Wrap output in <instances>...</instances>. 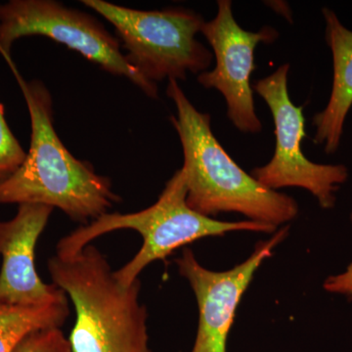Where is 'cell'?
Listing matches in <instances>:
<instances>
[{
    "instance_id": "1",
    "label": "cell",
    "mask_w": 352,
    "mask_h": 352,
    "mask_svg": "<svg viewBox=\"0 0 352 352\" xmlns=\"http://www.w3.org/2000/svg\"><path fill=\"white\" fill-rule=\"evenodd\" d=\"M31 118V144L24 163L0 183V205L34 204L59 208L69 219L88 224L107 214L120 198L107 176L72 155L54 127L52 96L38 80L21 75L12 57L6 59Z\"/></svg>"
},
{
    "instance_id": "2",
    "label": "cell",
    "mask_w": 352,
    "mask_h": 352,
    "mask_svg": "<svg viewBox=\"0 0 352 352\" xmlns=\"http://www.w3.org/2000/svg\"><path fill=\"white\" fill-rule=\"evenodd\" d=\"M166 94L177 110L170 120L182 144L186 201L192 210L208 217L237 212L276 227L296 219L295 199L266 188L236 164L214 135L210 116L194 107L177 80H168Z\"/></svg>"
},
{
    "instance_id": "3",
    "label": "cell",
    "mask_w": 352,
    "mask_h": 352,
    "mask_svg": "<svg viewBox=\"0 0 352 352\" xmlns=\"http://www.w3.org/2000/svg\"><path fill=\"white\" fill-rule=\"evenodd\" d=\"M53 284L73 302L76 320L69 336L72 352H151L148 312L140 303V280L120 284L95 245L69 258H50Z\"/></svg>"
},
{
    "instance_id": "4",
    "label": "cell",
    "mask_w": 352,
    "mask_h": 352,
    "mask_svg": "<svg viewBox=\"0 0 352 352\" xmlns=\"http://www.w3.org/2000/svg\"><path fill=\"white\" fill-rule=\"evenodd\" d=\"M186 178L182 168L166 182L151 207L132 214H105L80 226L58 242L56 256L69 258L105 234L131 229L142 236L143 244L134 258L115 271L124 286H131L142 271L156 261H164L179 248L210 236L233 231L274 233L276 226L252 220L221 221L199 214L186 201Z\"/></svg>"
},
{
    "instance_id": "5",
    "label": "cell",
    "mask_w": 352,
    "mask_h": 352,
    "mask_svg": "<svg viewBox=\"0 0 352 352\" xmlns=\"http://www.w3.org/2000/svg\"><path fill=\"white\" fill-rule=\"evenodd\" d=\"M82 3L113 25L127 62L148 82L184 80L212 63V52L196 38L205 22L200 14L184 8L136 10L104 0Z\"/></svg>"
},
{
    "instance_id": "6",
    "label": "cell",
    "mask_w": 352,
    "mask_h": 352,
    "mask_svg": "<svg viewBox=\"0 0 352 352\" xmlns=\"http://www.w3.org/2000/svg\"><path fill=\"white\" fill-rule=\"evenodd\" d=\"M25 36H45L113 76H124L150 98L157 99V87L127 62L120 41L91 15L55 0H10L0 4V55L11 57L13 44Z\"/></svg>"
},
{
    "instance_id": "7",
    "label": "cell",
    "mask_w": 352,
    "mask_h": 352,
    "mask_svg": "<svg viewBox=\"0 0 352 352\" xmlns=\"http://www.w3.org/2000/svg\"><path fill=\"white\" fill-rule=\"evenodd\" d=\"M285 64L256 80L254 88L270 107L274 120L276 146L270 163L252 171V177L270 190L298 187L316 197L323 208H332L339 185L346 182L349 171L342 164H320L309 161L302 150L307 138L303 107L289 98L288 74Z\"/></svg>"
},
{
    "instance_id": "8",
    "label": "cell",
    "mask_w": 352,
    "mask_h": 352,
    "mask_svg": "<svg viewBox=\"0 0 352 352\" xmlns=\"http://www.w3.org/2000/svg\"><path fill=\"white\" fill-rule=\"evenodd\" d=\"M217 16L204 22L201 34L214 50L217 65L198 76L205 88H214L223 95L227 116L234 126L245 133H258L263 129L254 109L251 76L254 66V50L259 43H272L279 36L276 30L263 27L256 32L243 30L234 19L232 2L217 1Z\"/></svg>"
},
{
    "instance_id": "9",
    "label": "cell",
    "mask_w": 352,
    "mask_h": 352,
    "mask_svg": "<svg viewBox=\"0 0 352 352\" xmlns=\"http://www.w3.org/2000/svg\"><path fill=\"white\" fill-rule=\"evenodd\" d=\"M288 231V226L283 227L270 240L259 243L244 263L219 272L201 265L191 250H183L175 263L193 289L199 307L198 331L191 352H227V340L241 298L259 266L272 256L273 250Z\"/></svg>"
},
{
    "instance_id": "10",
    "label": "cell",
    "mask_w": 352,
    "mask_h": 352,
    "mask_svg": "<svg viewBox=\"0 0 352 352\" xmlns=\"http://www.w3.org/2000/svg\"><path fill=\"white\" fill-rule=\"evenodd\" d=\"M54 208L22 204L12 219L0 220V303L38 307L67 302L63 289L44 283L34 263L36 247Z\"/></svg>"
},
{
    "instance_id": "11",
    "label": "cell",
    "mask_w": 352,
    "mask_h": 352,
    "mask_svg": "<svg viewBox=\"0 0 352 352\" xmlns=\"http://www.w3.org/2000/svg\"><path fill=\"white\" fill-rule=\"evenodd\" d=\"M323 15L326 39L333 54V88L328 105L314 116L312 124L316 127L315 144L325 146V152L333 154L339 148L344 122L352 106V32L331 9L324 8Z\"/></svg>"
},
{
    "instance_id": "12",
    "label": "cell",
    "mask_w": 352,
    "mask_h": 352,
    "mask_svg": "<svg viewBox=\"0 0 352 352\" xmlns=\"http://www.w3.org/2000/svg\"><path fill=\"white\" fill-rule=\"evenodd\" d=\"M68 302L38 307L0 303V352H13L25 336L46 328H61L68 318Z\"/></svg>"
},
{
    "instance_id": "13",
    "label": "cell",
    "mask_w": 352,
    "mask_h": 352,
    "mask_svg": "<svg viewBox=\"0 0 352 352\" xmlns=\"http://www.w3.org/2000/svg\"><path fill=\"white\" fill-rule=\"evenodd\" d=\"M25 156L27 152L7 124L4 107L0 102V183L19 170Z\"/></svg>"
},
{
    "instance_id": "14",
    "label": "cell",
    "mask_w": 352,
    "mask_h": 352,
    "mask_svg": "<svg viewBox=\"0 0 352 352\" xmlns=\"http://www.w3.org/2000/svg\"><path fill=\"white\" fill-rule=\"evenodd\" d=\"M13 352H72V349L62 329L54 327L30 333Z\"/></svg>"
},
{
    "instance_id": "15",
    "label": "cell",
    "mask_w": 352,
    "mask_h": 352,
    "mask_svg": "<svg viewBox=\"0 0 352 352\" xmlns=\"http://www.w3.org/2000/svg\"><path fill=\"white\" fill-rule=\"evenodd\" d=\"M324 289L330 293L340 294L352 298V263L342 274L329 277L324 282Z\"/></svg>"
}]
</instances>
